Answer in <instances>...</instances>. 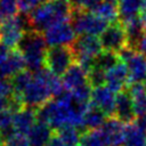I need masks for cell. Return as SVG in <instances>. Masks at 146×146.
I'll use <instances>...</instances> for the list:
<instances>
[{
    "mask_svg": "<svg viewBox=\"0 0 146 146\" xmlns=\"http://www.w3.org/2000/svg\"><path fill=\"white\" fill-rule=\"evenodd\" d=\"M72 11L70 0H48L29 14L31 30L43 33L56 24L70 22Z\"/></svg>",
    "mask_w": 146,
    "mask_h": 146,
    "instance_id": "1",
    "label": "cell"
},
{
    "mask_svg": "<svg viewBox=\"0 0 146 146\" xmlns=\"http://www.w3.org/2000/svg\"><path fill=\"white\" fill-rule=\"evenodd\" d=\"M16 49L23 55L26 68L32 73H36L44 67L48 44L43 33L34 30L25 32Z\"/></svg>",
    "mask_w": 146,
    "mask_h": 146,
    "instance_id": "2",
    "label": "cell"
},
{
    "mask_svg": "<svg viewBox=\"0 0 146 146\" xmlns=\"http://www.w3.org/2000/svg\"><path fill=\"white\" fill-rule=\"evenodd\" d=\"M31 31L29 15L18 14L10 18H5L0 23V40L8 48L16 49L25 32Z\"/></svg>",
    "mask_w": 146,
    "mask_h": 146,
    "instance_id": "3",
    "label": "cell"
},
{
    "mask_svg": "<svg viewBox=\"0 0 146 146\" xmlns=\"http://www.w3.org/2000/svg\"><path fill=\"white\" fill-rule=\"evenodd\" d=\"M71 24L76 35H100L110 25L102 17L90 10L73 9L71 15Z\"/></svg>",
    "mask_w": 146,
    "mask_h": 146,
    "instance_id": "4",
    "label": "cell"
},
{
    "mask_svg": "<svg viewBox=\"0 0 146 146\" xmlns=\"http://www.w3.org/2000/svg\"><path fill=\"white\" fill-rule=\"evenodd\" d=\"M75 63V54L72 46L48 47L44 67L57 76H63Z\"/></svg>",
    "mask_w": 146,
    "mask_h": 146,
    "instance_id": "5",
    "label": "cell"
},
{
    "mask_svg": "<svg viewBox=\"0 0 146 146\" xmlns=\"http://www.w3.org/2000/svg\"><path fill=\"white\" fill-rule=\"evenodd\" d=\"M52 98L54 97L51 95V91L46 82L36 73H33L32 82L22 94V100L24 106L38 110Z\"/></svg>",
    "mask_w": 146,
    "mask_h": 146,
    "instance_id": "6",
    "label": "cell"
},
{
    "mask_svg": "<svg viewBox=\"0 0 146 146\" xmlns=\"http://www.w3.org/2000/svg\"><path fill=\"white\" fill-rule=\"evenodd\" d=\"M119 57L127 65L130 83L144 82L146 78V56L127 47L119 54Z\"/></svg>",
    "mask_w": 146,
    "mask_h": 146,
    "instance_id": "7",
    "label": "cell"
},
{
    "mask_svg": "<svg viewBox=\"0 0 146 146\" xmlns=\"http://www.w3.org/2000/svg\"><path fill=\"white\" fill-rule=\"evenodd\" d=\"M103 50L120 54L124 48L128 47V38L124 26L121 22L110 24L107 29L99 35Z\"/></svg>",
    "mask_w": 146,
    "mask_h": 146,
    "instance_id": "8",
    "label": "cell"
},
{
    "mask_svg": "<svg viewBox=\"0 0 146 146\" xmlns=\"http://www.w3.org/2000/svg\"><path fill=\"white\" fill-rule=\"evenodd\" d=\"M43 36L48 47L72 46L76 39V33L71 22L56 24L43 32Z\"/></svg>",
    "mask_w": 146,
    "mask_h": 146,
    "instance_id": "9",
    "label": "cell"
},
{
    "mask_svg": "<svg viewBox=\"0 0 146 146\" xmlns=\"http://www.w3.org/2000/svg\"><path fill=\"white\" fill-rule=\"evenodd\" d=\"M115 96L107 86L92 89L90 104L91 106L100 110L107 117H115Z\"/></svg>",
    "mask_w": 146,
    "mask_h": 146,
    "instance_id": "10",
    "label": "cell"
},
{
    "mask_svg": "<svg viewBox=\"0 0 146 146\" xmlns=\"http://www.w3.org/2000/svg\"><path fill=\"white\" fill-rule=\"evenodd\" d=\"M75 56H87L96 58L103 52V46L99 36L96 35H78L72 44Z\"/></svg>",
    "mask_w": 146,
    "mask_h": 146,
    "instance_id": "11",
    "label": "cell"
},
{
    "mask_svg": "<svg viewBox=\"0 0 146 146\" xmlns=\"http://www.w3.org/2000/svg\"><path fill=\"white\" fill-rule=\"evenodd\" d=\"M100 131L107 146H123L125 138V124L116 117H108Z\"/></svg>",
    "mask_w": 146,
    "mask_h": 146,
    "instance_id": "12",
    "label": "cell"
},
{
    "mask_svg": "<svg viewBox=\"0 0 146 146\" xmlns=\"http://www.w3.org/2000/svg\"><path fill=\"white\" fill-rule=\"evenodd\" d=\"M115 117L124 124L133 123L137 119L131 95L127 89L117 92L115 96Z\"/></svg>",
    "mask_w": 146,
    "mask_h": 146,
    "instance_id": "13",
    "label": "cell"
},
{
    "mask_svg": "<svg viewBox=\"0 0 146 146\" xmlns=\"http://www.w3.org/2000/svg\"><path fill=\"white\" fill-rule=\"evenodd\" d=\"M130 84L127 65L121 60L117 65L106 72V86L115 94L128 89Z\"/></svg>",
    "mask_w": 146,
    "mask_h": 146,
    "instance_id": "14",
    "label": "cell"
},
{
    "mask_svg": "<svg viewBox=\"0 0 146 146\" xmlns=\"http://www.w3.org/2000/svg\"><path fill=\"white\" fill-rule=\"evenodd\" d=\"M24 70H26V63L23 55L17 49H13L8 57L0 62V79H11Z\"/></svg>",
    "mask_w": 146,
    "mask_h": 146,
    "instance_id": "15",
    "label": "cell"
},
{
    "mask_svg": "<svg viewBox=\"0 0 146 146\" xmlns=\"http://www.w3.org/2000/svg\"><path fill=\"white\" fill-rule=\"evenodd\" d=\"M36 110L31 107H23L18 112L14 113L13 117V125L15 132L26 135L36 123Z\"/></svg>",
    "mask_w": 146,
    "mask_h": 146,
    "instance_id": "16",
    "label": "cell"
},
{
    "mask_svg": "<svg viewBox=\"0 0 146 146\" xmlns=\"http://www.w3.org/2000/svg\"><path fill=\"white\" fill-rule=\"evenodd\" d=\"M63 84L67 91H73L79 87H82L88 82V73L76 63H74L67 72L62 76Z\"/></svg>",
    "mask_w": 146,
    "mask_h": 146,
    "instance_id": "17",
    "label": "cell"
},
{
    "mask_svg": "<svg viewBox=\"0 0 146 146\" xmlns=\"http://www.w3.org/2000/svg\"><path fill=\"white\" fill-rule=\"evenodd\" d=\"M54 135L55 130L49 124L36 121V123L27 133L30 146H47Z\"/></svg>",
    "mask_w": 146,
    "mask_h": 146,
    "instance_id": "18",
    "label": "cell"
},
{
    "mask_svg": "<svg viewBox=\"0 0 146 146\" xmlns=\"http://www.w3.org/2000/svg\"><path fill=\"white\" fill-rule=\"evenodd\" d=\"M127 38H128V47L137 50V47L141 39L146 35V30L140 21V17H135L125 23H123Z\"/></svg>",
    "mask_w": 146,
    "mask_h": 146,
    "instance_id": "19",
    "label": "cell"
},
{
    "mask_svg": "<svg viewBox=\"0 0 146 146\" xmlns=\"http://www.w3.org/2000/svg\"><path fill=\"white\" fill-rule=\"evenodd\" d=\"M129 94L132 98L133 110L136 116H143L146 114V86L144 82L130 83L128 89Z\"/></svg>",
    "mask_w": 146,
    "mask_h": 146,
    "instance_id": "20",
    "label": "cell"
},
{
    "mask_svg": "<svg viewBox=\"0 0 146 146\" xmlns=\"http://www.w3.org/2000/svg\"><path fill=\"white\" fill-rule=\"evenodd\" d=\"M107 119L108 117L100 110L91 106V104H90V107L83 115L81 132L83 133L89 130H100Z\"/></svg>",
    "mask_w": 146,
    "mask_h": 146,
    "instance_id": "21",
    "label": "cell"
},
{
    "mask_svg": "<svg viewBox=\"0 0 146 146\" xmlns=\"http://www.w3.org/2000/svg\"><path fill=\"white\" fill-rule=\"evenodd\" d=\"M143 0H117L120 22L123 24L140 15Z\"/></svg>",
    "mask_w": 146,
    "mask_h": 146,
    "instance_id": "22",
    "label": "cell"
},
{
    "mask_svg": "<svg viewBox=\"0 0 146 146\" xmlns=\"http://www.w3.org/2000/svg\"><path fill=\"white\" fill-rule=\"evenodd\" d=\"M123 146H146V133L136 124V122L125 124Z\"/></svg>",
    "mask_w": 146,
    "mask_h": 146,
    "instance_id": "23",
    "label": "cell"
},
{
    "mask_svg": "<svg viewBox=\"0 0 146 146\" xmlns=\"http://www.w3.org/2000/svg\"><path fill=\"white\" fill-rule=\"evenodd\" d=\"M92 11L99 17H102L104 21H106L108 24H114V23L120 22L119 9H117L116 3L102 1Z\"/></svg>",
    "mask_w": 146,
    "mask_h": 146,
    "instance_id": "24",
    "label": "cell"
},
{
    "mask_svg": "<svg viewBox=\"0 0 146 146\" xmlns=\"http://www.w3.org/2000/svg\"><path fill=\"white\" fill-rule=\"evenodd\" d=\"M55 132L66 146H78V144L81 140V136H82L81 130L73 125L62 127Z\"/></svg>",
    "mask_w": 146,
    "mask_h": 146,
    "instance_id": "25",
    "label": "cell"
},
{
    "mask_svg": "<svg viewBox=\"0 0 146 146\" xmlns=\"http://www.w3.org/2000/svg\"><path fill=\"white\" fill-rule=\"evenodd\" d=\"M120 62H121V59H120L117 54L111 52V51H103L96 57L95 67L107 72L111 68H113L115 65H117Z\"/></svg>",
    "mask_w": 146,
    "mask_h": 146,
    "instance_id": "26",
    "label": "cell"
},
{
    "mask_svg": "<svg viewBox=\"0 0 146 146\" xmlns=\"http://www.w3.org/2000/svg\"><path fill=\"white\" fill-rule=\"evenodd\" d=\"M32 80H33V73L31 71H29L27 68L22 71V72H19V73H17L15 76H13L10 79V81L13 83L15 95L22 97L23 91L27 88V86L32 82Z\"/></svg>",
    "mask_w": 146,
    "mask_h": 146,
    "instance_id": "27",
    "label": "cell"
},
{
    "mask_svg": "<svg viewBox=\"0 0 146 146\" xmlns=\"http://www.w3.org/2000/svg\"><path fill=\"white\" fill-rule=\"evenodd\" d=\"M13 117L14 114L8 110L0 112V136L3 140V144L11 135L15 133V129L13 125Z\"/></svg>",
    "mask_w": 146,
    "mask_h": 146,
    "instance_id": "28",
    "label": "cell"
},
{
    "mask_svg": "<svg viewBox=\"0 0 146 146\" xmlns=\"http://www.w3.org/2000/svg\"><path fill=\"white\" fill-rule=\"evenodd\" d=\"M81 146H107L100 130H89L82 133Z\"/></svg>",
    "mask_w": 146,
    "mask_h": 146,
    "instance_id": "29",
    "label": "cell"
},
{
    "mask_svg": "<svg viewBox=\"0 0 146 146\" xmlns=\"http://www.w3.org/2000/svg\"><path fill=\"white\" fill-rule=\"evenodd\" d=\"M0 11L3 16V19L18 15V0H0Z\"/></svg>",
    "mask_w": 146,
    "mask_h": 146,
    "instance_id": "30",
    "label": "cell"
},
{
    "mask_svg": "<svg viewBox=\"0 0 146 146\" xmlns=\"http://www.w3.org/2000/svg\"><path fill=\"white\" fill-rule=\"evenodd\" d=\"M88 82L92 87V89L106 86V72L100 68L94 67L88 73Z\"/></svg>",
    "mask_w": 146,
    "mask_h": 146,
    "instance_id": "31",
    "label": "cell"
},
{
    "mask_svg": "<svg viewBox=\"0 0 146 146\" xmlns=\"http://www.w3.org/2000/svg\"><path fill=\"white\" fill-rule=\"evenodd\" d=\"M47 1H48V0H18L19 13H21V14L29 15V14L32 13L35 8H38L39 6L43 5V3L47 2Z\"/></svg>",
    "mask_w": 146,
    "mask_h": 146,
    "instance_id": "32",
    "label": "cell"
},
{
    "mask_svg": "<svg viewBox=\"0 0 146 146\" xmlns=\"http://www.w3.org/2000/svg\"><path fill=\"white\" fill-rule=\"evenodd\" d=\"M73 9H82L92 11L103 0H70Z\"/></svg>",
    "mask_w": 146,
    "mask_h": 146,
    "instance_id": "33",
    "label": "cell"
},
{
    "mask_svg": "<svg viewBox=\"0 0 146 146\" xmlns=\"http://www.w3.org/2000/svg\"><path fill=\"white\" fill-rule=\"evenodd\" d=\"M5 145L6 146H30V141L26 135L15 132L5 141Z\"/></svg>",
    "mask_w": 146,
    "mask_h": 146,
    "instance_id": "34",
    "label": "cell"
},
{
    "mask_svg": "<svg viewBox=\"0 0 146 146\" xmlns=\"http://www.w3.org/2000/svg\"><path fill=\"white\" fill-rule=\"evenodd\" d=\"M14 94L15 91L10 79H0V97L10 99L13 98Z\"/></svg>",
    "mask_w": 146,
    "mask_h": 146,
    "instance_id": "35",
    "label": "cell"
},
{
    "mask_svg": "<svg viewBox=\"0 0 146 146\" xmlns=\"http://www.w3.org/2000/svg\"><path fill=\"white\" fill-rule=\"evenodd\" d=\"M10 51H11L10 48H8L5 43L0 42V62L5 60V59L8 57V55L10 54Z\"/></svg>",
    "mask_w": 146,
    "mask_h": 146,
    "instance_id": "36",
    "label": "cell"
},
{
    "mask_svg": "<svg viewBox=\"0 0 146 146\" xmlns=\"http://www.w3.org/2000/svg\"><path fill=\"white\" fill-rule=\"evenodd\" d=\"M47 146H66L62 140H60V138L56 135V132H55V135H54V137L50 139V141L47 144Z\"/></svg>",
    "mask_w": 146,
    "mask_h": 146,
    "instance_id": "37",
    "label": "cell"
},
{
    "mask_svg": "<svg viewBox=\"0 0 146 146\" xmlns=\"http://www.w3.org/2000/svg\"><path fill=\"white\" fill-rule=\"evenodd\" d=\"M8 107H9V99L0 97V112L8 110Z\"/></svg>",
    "mask_w": 146,
    "mask_h": 146,
    "instance_id": "38",
    "label": "cell"
},
{
    "mask_svg": "<svg viewBox=\"0 0 146 146\" xmlns=\"http://www.w3.org/2000/svg\"><path fill=\"white\" fill-rule=\"evenodd\" d=\"M139 17H140V21H141V23H143V25H144V29L146 30V8H143V9H141Z\"/></svg>",
    "mask_w": 146,
    "mask_h": 146,
    "instance_id": "39",
    "label": "cell"
},
{
    "mask_svg": "<svg viewBox=\"0 0 146 146\" xmlns=\"http://www.w3.org/2000/svg\"><path fill=\"white\" fill-rule=\"evenodd\" d=\"M5 144H3V140H2V138H1V136H0V146H3Z\"/></svg>",
    "mask_w": 146,
    "mask_h": 146,
    "instance_id": "40",
    "label": "cell"
},
{
    "mask_svg": "<svg viewBox=\"0 0 146 146\" xmlns=\"http://www.w3.org/2000/svg\"><path fill=\"white\" fill-rule=\"evenodd\" d=\"M3 21V16H2V14H1V11H0V23Z\"/></svg>",
    "mask_w": 146,
    "mask_h": 146,
    "instance_id": "41",
    "label": "cell"
},
{
    "mask_svg": "<svg viewBox=\"0 0 146 146\" xmlns=\"http://www.w3.org/2000/svg\"><path fill=\"white\" fill-rule=\"evenodd\" d=\"M144 84L146 86V78H145V80H144Z\"/></svg>",
    "mask_w": 146,
    "mask_h": 146,
    "instance_id": "42",
    "label": "cell"
},
{
    "mask_svg": "<svg viewBox=\"0 0 146 146\" xmlns=\"http://www.w3.org/2000/svg\"><path fill=\"white\" fill-rule=\"evenodd\" d=\"M78 146H81V145H78Z\"/></svg>",
    "mask_w": 146,
    "mask_h": 146,
    "instance_id": "43",
    "label": "cell"
},
{
    "mask_svg": "<svg viewBox=\"0 0 146 146\" xmlns=\"http://www.w3.org/2000/svg\"><path fill=\"white\" fill-rule=\"evenodd\" d=\"M3 146H6V145H3Z\"/></svg>",
    "mask_w": 146,
    "mask_h": 146,
    "instance_id": "44",
    "label": "cell"
}]
</instances>
